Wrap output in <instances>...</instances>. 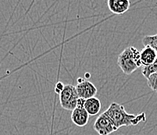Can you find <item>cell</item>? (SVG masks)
<instances>
[{
    "instance_id": "4fadbf2b",
    "label": "cell",
    "mask_w": 157,
    "mask_h": 135,
    "mask_svg": "<svg viewBox=\"0 0 157 135\" xmlns=\"http://www.w3.org/2000/svg\"><path fill=\"white\" fill-rule=\"evenodd\" d=\"M63 88H64L63 84L62 82H58L55 87V92L59 95L60 92L63 91Z\"/></svg>"
},
{
    "instance_id": "277c9868",
    "label": "cell",
    "mask_w": 157,
    "mask_h": 135,
    "mask_svg": "<svg viewBox=\"0 0 157 135\" xmlns=\"http://www.w3.org/2000/svg\"><path fill=\"white\" fill-rule=\"evenodd\" d=\"M94 130L99 135H109L118 128L114 125L109 116L104 112L101 113L94 123Z\"/></svg>"
},
{
    "instance_id": "30bf717a",
    "label": "cell",
    "mask_w": 157,
    "mask_h": 135,
    "mask_svg": "<svg viewBox=\"0 0 157 135\" xmlns=\"http://www.w3.org/2000/svg\"><path fill=\"white\" fill-rule=\"evenodd\" d=\"M144 46H148L153 49L157 54V35H146L142 38Z\"/></svg>"
},
{
    "instance_id": "ba28073f",
    "label": "cell",
    "mask_w": 157,
    "mask_h": 135,
    "mask_svg": "<svg viewBox=\"0 0 157 135\" xmlns=\"http://www.w3.org/2000/svg\"><path fill=\"white\" fill-rule=\"evenodd\" d=\"M157 54L153 49L148 46H145L140 51V60L142 66H148L156 59Z\"/></svg>"
},
{
    "instance_id": "5b68a950",
    "label": "cell",
    "mask_w": 157,
    "mask_h": 135,
    "mask_svg": "<svg viewBox=\"0 0 157 135\" xmlns=\"http://www.w3.org/2000/svg\"><path fill=\"white\" fill-rule=\"evenodd\" d=\"M77 94L80 99H83L85 100L91 98L95 97L97 94L96 87L89 81H84L82 79H78V84L75 86Z\"/></svg>"
},
{
    "instance_id": "52a82bcc",
    "label": "cell",
    "mask_w": 157,
    "mask_h": 135,
    "mask_svg": "<svg viewBox=\"0 0 157 135\" xmlns=\"http://www.w3.org/2000/svg\"><path fill=\"white\" fill-rule=\"evenodd\" d=\"M107 4L109 10L117 15L126 13L131 6V2L128 0H109Z\"/></svg>"
},
{
    "instance_id": "3957f363",
    "label": "cell",
    "mask_w": 157,
    "mask_h": 135,
    "mask_svg": "<svg viewBox=\"0 0 157 135\" xmlns=\"http://www.w3.org/2000/svg\"><path fill=\"white\" fill-rule=\"evenodd\" d=\"M79 99L77 94L75 86L72 84L64 85V88L59 94V102L63 109L68 111H73L77 107Z\"/></svg>"
},
{
    "instance_id": "8992f818",
    "label": "cell",
    "mask_w": 157,
    "mask_h": 135,
    "mask_svg": "<svg viewBox=\"0 0 157 135\" xmlns=\"http://www.w3.org/2000/svg\"><path fill=\"white\" fill-rule=\"evenodd\" d=\"M71 120L76 126L82 127L87 125L89 120V115L84 107H76L71 113Z\"/></svg>"
},
{
    "instance_id": "8fae6325",
    "label": "cell",
    "mask_w": 157,
    "mask_h": 135,
    "mask_svg": "<svg viewBox=\"0 0 157 135\" xmlns=\"http://www.w3.org/2000/svg\"><path fill=\"white\" fill-rule=\"evenodd\" d=\"M157 72V58L152 64L148 66H143L142 69V73L145 78H148V77L152 75V73H155Z\"/></svg>"
},
{
    "instance_id": "7a4b0ae2",
    "label": "cell",
    "mask_w": 157,
    "mask_h": 135,
    "mask_svg": "<svg viewBox=\"0 0 157 135\" xmlns=\"http://www.w3.org/2000/svg\"><path fill=\"white\" fill-rule=\"evenodd\" d=\"M118 66L126 75L133 73L138 68L142 66L140 60V51L133 46L126 48L118 56Z\"/></svg>"
},
{
    "instance_id": "7c38bea8",
    "label": "cell",
    "mask_w": 157,
    "mask_h": 135,
    "mask_svg": "<svg viewBox=\"0 0 157 135\" xmlns=\"http://www.w3.org/2000/svg\"><path fill=\"white\" fill-rule=\"evenodd\" d=\"M147 84L152 91L157 92V72L147 78Z\"/></svg>"
},
{
    "instance_id": "9c48e42d",
    "label": "cell",
    "mask_w": 157,
    "mask_h": 135,
    "mask_svg": "<svg viewBox=\"0 0 157 135\" xmlns=\"http://www.w3.org/2000/svg\"><path fill=\"white\" fill-rule=\"evenodd\" d=\"M102 104L100 100L96 97L86 99L84 104V109L89 116H95L100 112Z\"/></svg>"
},
{
    "instance_id": "6da1fadb",
    "label": "cell",
    "mask_w": 157,
    "mask_h": 135,
    "mask_svg": "<svg viewBox=\"0 0 157 135\" xmlns=\"http://www.w3.org/2000/svg\"><path fill=\"white\" fill-rule=\"evenodd\" d=\"M105 113L118 129L121 126H137L141 122L145 121V113L139 115L129 114L125 110L124 106L117 102H112Z\"/></svg>"
}]
</instances>
